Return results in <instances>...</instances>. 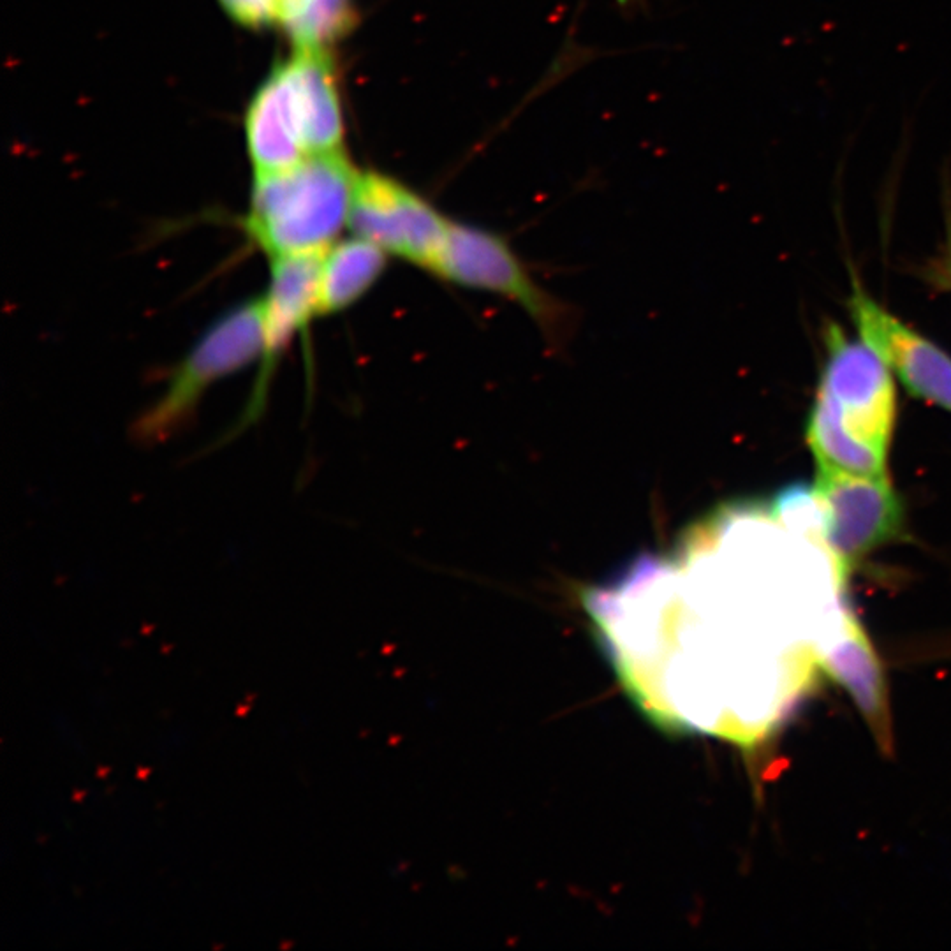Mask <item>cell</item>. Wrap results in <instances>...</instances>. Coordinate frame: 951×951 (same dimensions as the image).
<instances>
[{
	"instance_id": "cell-10",
	"label": "cell",
	"mask_w": 951,
	"mask_h": 951,
	"mask_svg": "<svg viewBox=\"0 0 951 951\" xmlns=\"http://www.w3.org/2000/svg\"><path fill=\"white\" fill-rule=\"evenodd\" d=\"M323 252L270 259V284L263 298L268 363L289 346L296 333L302 332L317 316V288Z\"/></svg>"
},
{
	"instance_id": "cell-9",
	"label": "cell",
	"mask_w": 951,
	"mask_h": 951,
	"mask_svg": "<svg viewBox=\"0 0 951 951\" xmlns=\"http://www.w3.org/2000/svg\"><path fill=\"white\" fill-rule=\"evenodd\" d=\"M819 670L841 684L860 708L879 747L892 752V719L885 671L869 636L851 610L839 629L819 649Z\"/></svg>"
},
{
	"instance_id": "cell-14",
	"label": "cell",
	"mask_w": 951,
	"mask_h": 951,
	"mask_svg": "<svg viewBox=\"0 0 951 951\" xmlns=\"http://www.w3.org/2000/svg\"><path fill=\"white\" fill-rule=\"evenodd\" d=\"M946 277L951 281V212L948 214V240H946Z\"/></svg>"
},
{
	"instance_id": "cell-13",
	"label": "cell",
	"mask_w": 951,
	"mask_h": 951,
	"mask_svg": "<svg viewBox=\"0 0 951 951\" xmlns=\"http://www.w3.org/2000/svg\"><path fill=\"white\" fill-rule=\"evenodd\" d=\"M222 6L236 22L247 27L268 25L266 0H221Z\"/></svg>"
},
{
	"instance_id": "cell-3",
	"label": "cell",
	"mask_w": 951,
	"mask_h": 951,
	"mask_svg": "<svg viewBox=\"0 0 951 951\" xmlns=\"http://www.w3.org/2000/svg\"><path fill=\"white\" fill-rule=\"evenodd\" d=\"M265 349L263 298L229 310L171 374L163 395L141 418V437L157 441L178 430L212 384L263 360Z\"/></svg>"
},
{
	"instance_id": "cell-6",
	"label": "cell",
	"mask_w": 951,
	"mask_h": 951,
	"mask_svg": "<svg viewBox=\"0 0 951 951\" xmlns=\"http://www.w3.org/2000/svg\"><path fill=\"white\" fill-rule=\"evenodd\" d=\"M434 275L458 286L483 289L518 303L552 339L561 337L568 325L562 302L539 288L501 236L485 229L451 222Z\"/></svg>"
},
{
	"instance_id": "cell-4",
	"label": "cell",
	"mask_w": 951,
	"mask_h": 951,
	"mask_svg": "<svg viewBox=\"0 0 951 951\" xmlns=\"http://www.w3.org/2000/svg\"><path fill=\"white\" fill-rule=\"evenodd\" d=\"M814 495L823 511L826 550L844 582L870 552L902 532L904 509L886 476L819 465Z\"/></svg>"
},
{
	"instance_id": "cell-5",
	"label": "cell",
	"mask_w": 951,
	"mask_h": 951,
	"mask_svg": "<svg viewBox=\"0 0 951 951\" xmlns=\"http://www.w3.org/2000/svg\"><path fill=\"white\" fill-rule=\"evenodd\" d=\"M451 221L418 192L381 173H360L354 189L349 229L388 256L434 273Z\"/></svg>"
},
{
	"instance_id": "cell-11",
	"label": "cell",
	"mask_w": 951,
	"mask_h": 951,
	"mask_svg": "<svg viewBox=\"0 0 951 951\" xmlns=\"http://www.w3.org/2000/svg\"><path fill=\"white\" fill-rule=\"evenodd\" d=\"M388 254L354 235L326 249L319 268L317 316H332L367 295L386 268Z\"/></svg>"
},
{
	"instance_id": "cell-12",
	"label": "cell",
	"mask_w": 951,
	"mask_h": 951,
	"mask_svg": "<svg viewBox=\"0 0 951 951\" xmlns=\"http://www.w3.org/2000/svg\"><path fill=\"white\" fill-rule=\"evenodd\" d=\"M807 441L819 465L860 476H886V451L851 434L834 397L821 386L807 425Z\"/></svg>"
},
{
	"instance_id": "cell-2",
	"label": "cell",
	"mask_w": 951,
	"mask_h": 951,
	"mask_svg": "<svg viewBox=\"0 0 951 951\" xmlns=\"http://www.w3.org/2000/svg\"><path fill=\"white\" fill-rule=\"evenodd\" d=\"M358 175L340 148L256 173L247 235L270 259L326 251L349 228Z\"/></svg>"
},
{
	"instance_id": "cell-1",
	"label": "cell",
	"mask_w": 951,
	"mask_h": 951,
	"mask_svg": "<svg viewBox=\"0 0 951 951\" xmlns=\"http://www.w3.org/2000/svg\"><path fill=\"white\" fill-rule=\"evenodd\" d=\"M339 89L326 46L296 45L252 99L245 118L256 173L286 170L310 155L339 150Z\"/></svg>"
},
{
	"instance_id": "cell-8",
	"label": "cell",
	"mask_w": 951,
	"mask_h": 951,
	"mask_svg": "<svg viewBox=\"0 0 951 951\" xmlns=\"http://www.w3.org/2000/svg\"><path fill=\"white\" fill-rule=\"evenodd\" d=\"M849 312L867 346L895 370L907 391L951 413V358L909 330L855 282Z\"/></svg>"
},
{
	"instance_id": "cell-7",
	"label": "cell",
	"mask_w": 951,
	"mask_h": 951,
	"mask_svg": "<svg viewBox=\"0 0 951 951\" xmlns=\"http://www.w3.org/2000/svg\"><path fill=\"white\" fill-rule=\"evenodd\" d=\"M828 360L819 386L834 397L842 421L863 443L888 451L895 421L890 370L872 347L849 340L839 326L826 330Z\"/></svg>"
}]
</instances>
